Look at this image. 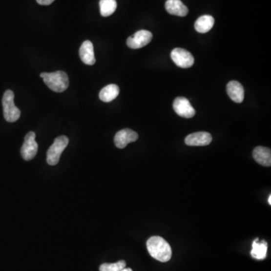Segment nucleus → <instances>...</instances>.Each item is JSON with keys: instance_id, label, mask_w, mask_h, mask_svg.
I'll return each instance as SVG.
<instances>
[{"instance_id": "f257e3e1", "label": "nucleus", "mask_w": 271, "mask_h": 271, "mask_svg": "<svg viewBox=\"0 0 271 271\" xmlns=\"http://www.w3.org/2000/svg\"><path fill=\"white\" fill-rule=\"evenodd\" d=\"M150 255L161 262H167L172 257V249L169 243L158 236L150 237L146 243Z\"/></svg>"}, {"instance_id": "f03ea898", "label": "nucleus", "mask_w": 271, "mask_h": 271, "mask_svg": "<svg viewBox=\"0 0 271 271\" xmlns=\"http://www.w3.org/2000/svg\"><path fill=\"white\" fill-rule=\"evenodd\" d=\"M44 83L54 92H63L69 87V78L63 71L54 72H42L40 74Z\"/></svg>"}, {"instance_id": "7ed1b4c3", "label": "nucleus", "mask_w": 271, "mask_h": 271, "mask_svg": "<svg viewBox=\"0 0 271 271\" xmlns=\"http://www.w3.org/2000/svg\"><path fill=\"white\" fill-rule=\"evenodd\" d=\"M3 115L5 121L10 123L20 119L21 111L15 104V94L11 90H7L2 97Z\"/></svg>"}, {"instance_id": "20e7f679", "label": "nucleus", "mask_w": 271, "mask_h": 271, "mask_svg": "<svg viewBox=\"0 0 271 271\" xmlns=\"http://www.w3.org/2000/svg\"><path fill=\"white\" fill-rule=\"evenodd\" d=\"M69 144V139L66 136H60L54 140L47 152V162L51 166L57 165L59 162L61 154Z\"/></svg>"}, {"instance_id": "39448f33", "label": "nucleus", "mask_w": 271, "mask_h": 271, "mask_svg": "<svg viewBox=\"0 0 271 271\" xmlns=\"http://www.w3.org/2000/svg\"><path fill=\"white\" fill-rule=\"evenodd\" d=\"M38 143L36 141V133L34 132H29L25 136L24 142L21 149L22 158L25 161H30L36 157L38 152Z\"/></svg>"}, {"instance_id": "423d86ee", "label": "nucleus", "mask_w": 271, "mask_h": 271, "mask_svg": "<svg viewBox=\"0 0 271 271\" xmlns=\"http://www.w3.org/2000/svg\"><path fill=\"white\" fill-rule=\"evenodd\" d=\"M171 58L179 67H191L194 64V58L191 53L183 48H176L171 52Z\"/></svg>"}, {"instance_id": "0eeeda50", "label": "nucleus", "mask_w": 271, "mask_h": 271, "mask_svg": "<svg viewBox=\"0 0 271 271\" xmlns=\"http://www.w3.org/2000/svg\"><path fill=\"white\" fill-rule=\"evenodd\" d=\"M152 37L151 32L145 30H140L127 39L126 44L132 49H139L149 44Z\"/></svg>"}, {"instance_id": "6e6552de", "label": "nucleus", "mask_w": 271, "mask_h": 271, "mask_svg": "<svg viewBox=\"0 0 271 271\" xmlns=\"http://www.w3.org/2000/svg\"><path fill=\"white\" fill-rule=\"evenodd\" d=\"M173 109L178 115L186 119L193 118L196 113L194 108L190 104V101L183 97H179L175 99Z\"/></svg>"}, {"instance_id": "1a4fd4ad", "label": "nucleus", "mask_w": 271, "mask_h": 271, "mask_svg": "<svg viewBox=\"0 0 271 271\" xmlns=\"http://www.w3.org/2000/svg\"><path fill=\"white\" fill-rule=\"evenodd\" d=\"M138 134L130 129H123L115 134V141L117 148H124L130 143L137 141L138 140Z\"/></svg>"}, {"instance_id": "9d476101", "label": "nucleus", "mask_w": 271, "mask_h": 271, "mask_svg": "<svg viewBox=\"0 0 271 271\" xmlns=\"http://www.w3.org/2000/svg\"><path fill=\"white\" fill-rule=\"evenodd\" d=\"M212 137L207 132H197L186 137L185 143L189 146H205L210 144Z\"/></svg>"}, {"instance_id": "9b49d317", "label": "nucleus", "mask_w": 271, "mask_h": 271, "mask_svg": "<svg viewBox=\"0 0 271 271\" xmlns=\"http://www.w3.org/2000/svg\"><path fill=\"white\" fill-rule=\"evenodd\" d=\"M79 56L84 63L88 66L95 64L96 59L94 56V44L89 40H86L81 45L79 49Z\"/></svg>"}, {"instance_id": "f8f14e48", "label": "nucleus", "mask_w": 271, "mask_h": 271, "mask_svg": "<svg viewBox=\"0 0 271 271\" xmlns=\"http://www.w3.org/2000/svg\"><path fill=\"white\" fill-rule=\"evenodd\" d=\"M229 97L236 104H241L244 100L245 91L243 85L237 81H231L227 85Z\"/></svg>"}, {"instance_id": "ddd939ff", "label": "nucleus", "mask_w": 271, "mask_h": 271, "mask_svg": "<svg viewBox=\"0 0 271 271\" xmlns=\"http://www.w3.org/2000/svg\"><path fill=\"white\" fill-rule=\"evenodd\" d=\"M165 8L168 13L176 16L185 17L188 13V8L181 0H167Z\"/></svg>"}, {"instance_id": "4468645a", "label": "nucleus", "mask_w": 271, "mask_h": 271, "mask_svg": "<svg viewBox=\"0 0 271 271\" xmlns=\"http://www.w3.org/2000/svg\"><path fill=\"white\" fill-rule=\"evenodd\" d=\"M253 158L260 165L264 167L271 166V151L266 147L258 146L252 153Z\"/></svg>"}, {"instance_id": "2eb2a0df", "label": "nucleus", "mask_w": 271, "mask_h": 271, "mask_svg": "<svg viewBox=\"0 0 271 271\" xmlns=\"http://www.w3.org/2000/svg\"><path fill=\"white\" fill-rule=\"evenodd\" d=\"M215 19L211 15H203L196 21L194 28L196 31L200 33H206L209 32L213 27Z\"/></svg>"}, {"instance_id": "dca6fc26", "label": "nucleus", "mask_w": 271, "mask_h": 271, "mask_svg": "<svg viewBox=\"0 0 271 271\" xmlns=\"http://www.w3.org/2000/svg\"><path fill=\"white\" fill-rule=\"evenodd\" d=\"M119 86L114 84H108L101 90L99 97L103 102H112L119 96Z\"/></svg>"}, {"instance_id": "f3484780", "label": "nucleus", "mask_w": 271, "mask_h": 271, "mask_svg": "<svg viewBox=\"0 0 271 271\" xmlns=\"http://www.w3.org/2000/svg\"><path fill=\"white\" fill-rule=\"evenodd\" d=\"M268 252V243L262 240L258 242V239H256L252 243V250L251 251V255L253 258L258 260L265 259L267 257Z\"/></svg>"}, {"instance_id": "a211bd4d", "label": "nucleus", "mask_w": 271, "mask_h": 271, "mask_svg": "<svg viewBox=\"0 0 271 271\" xmlns=\"http://www.w3.org/2000/svg\"><path fill=\"white\" fill-rule=\"evenodd\" d=\"M117 8L116 0H101L100 9L103 17H108L115 12Z\"/></svg>"}, {"instance_id": "6ab92c4d", "label": "nucleus", "mask_w": 271, "mask_h": 271, "mask_svg": "<svg viewBox=\"0 0 271 271\" xmlns=\"http://www.w3.org/2000/svg\"><path fill=\"white\" fill-rule=\"evenodd\" d=\"M125 267H126V262L123 260H121L116 263L103 264L100 267V271H120Z\"/></svg>"}, {"instance_id": "aec40b11", "label": "nucleus", "mask_w": 271, "mask_h": 271, "mask_svg": "<svg viewBox=\"0 0 271 271\" xmlns=\"http://www.w3.org/2000/svg\"><path fill=\"white\" fill-rule=\"evenodd\" d=\"M55 0H36V2H38L41 5H49Z\"/></svg>"}, {"instance_id": "412c9836", "label": "nucleus", "mask_w": 271, "mask_h": 271, "mask_svg": "<svg viewBox=\"0 0 271 271\" xmlns=\"http://www.w3.org/2000/svg\"><path fill=\"white\" fill-rule=\"evenodd\" d=\"M133 271V270L131 268H125L124 269H122V271Z\"/></svg>"}, {"instance_id": "4be33fe9", "label": "nucleus", "mask_w": 271, "mask_h": 271, "mask_svg": "<svg viewBox=\"0 0 271 271\" xmlns=\"http://www.w3.org/2000/svg\"><path fill=\"white\" fill-rule=\"evenodd\" d=\"M268 203H269L270 205H271V196H269V198H268Z\"/></svg>"}]
</instances>
